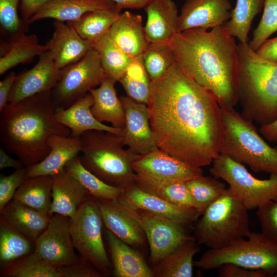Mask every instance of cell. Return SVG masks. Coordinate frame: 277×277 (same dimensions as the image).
I'll list each match as a JSON object with an SVG mask.
<instances>
[{
  "mask_svg": "<svg viewBox=\"0 0 277 277\" xmlns=\"http://www.w3.org/2000/svg\"><path fill=\"white\" fill-rule=\"evenodd\" d=\"M147 106L159 149L199 167L210 165L220 155L221 108L176 63L151 81Z\"/></svg>",
  "mask_w": 277,
  "mask_h": 277,
  "instance_id": "cell-1",
  "label": "cell"
},
{
  "mask_svg": "<svg viewBox=\"0 0 277 277\" xmlns=\"http://www.w3.org/2000/svg\"><path fill=\"white\" fill-rule=\"evenodd\" d=\"M176 63L212 93L222 109L239 102L237 44L224 26L177 32L169 43Z\"/></svg>",
  "mask_w": 277,
  "mask_h": 277,
  "instance_id": "cell-2",
  "label": "cell"
},
{
  "mask_svg": "<svg viewBox=\"0 0 277 277\" xmlns=\"http://www.w3.org/2000/svg\"><path fill=\"white\" fill-rule=\"evenodd\" d=\"M51 90L8 105L1 111L0 141L3 148L14 154L26 168L42 161L48 154V138L69 136L70 130L54 117Z\"/></svg>",
  "mask_w": 277,
  "mask_h": 277,
  "instance_id": "cell-3",
  "label": "cell"
},
{
  "mask_svg": "<svg viewBox=\"0 0 277 277\" xmlns=\"http://www.w3.org/2000/svg\"><path fill=\"white\" fill-rule=\"evenodd\" d=\"M242 115L261 125L277 118V63L260 57L248 43L237 44Z\"/></svg>",
  "mask_w": 277,
  "mask_h": 277,
  "instance_id": "cell-4",
  "label": "cell"
},
{
  "mask_svg": "<svg viewBox=\"0 0 277 277\" xmlns=\"http://www.w3.org/2000/svg\"><path fill=\"white\" fill-rule=\"evenodd\" d=\"M83 165L105 183L126 188L135 183L132 165L139 154L124 145L122 136L89 130L80 136Z\"/></svg>",
  "mask_w": 277,
  "mask_h": 277,
  "instance_id": "cell-5",
  "label": "cell"
},
{
  "mask_svg": "<svg viewBox=\"0 0 277 277\" xmlns=\"http://www.w3.org/2000/svg\"><path fill=\"white\" fill-rule=\"evenodd\" d=\"M220 153L247 165L254 172L277 174V149L270 146L253 122L234 109H222Z\"/></svg>",
  "mask_w": 277,
  "mask_h": 277,
  "instance_id": "cell-6",
  "label": "cell"
},
{
  "mask_svg": "<svg viewBox=\"0 0 277 277\" xmlns=\"http://www.w3.org/2000/svg\"><path fill=\"white\" fill-rule=\"evenodd\" d=\"M248 210L229 188L209 205L197 222L194 238L210 249L227 247L251 232Z\"/></svg>",
  "mask_w": 277,
  "mask_h": 277,
  "instance_id": "cell-7",
  "label": "cell"
},
{
  "mask_svg": "<svg viewBox=\"0 0 277 277\" xmlns=\"http://www.w3.org/2000/svg\"><path fill=\"white\" fill-rule=\"evenodd\" d=\"M227 263L263 270L270 276H274L277 274V244L269 241L261 232H251L246 239H240L223 248L209 249L194 261V266L203 270H212Z\"/></svg>",
  "mask_w": 277,
  "mask_h": 277,
  "instance_id": "cell-8",
  "label": "cell"
},
{
  "mask_svg": "<svg viewBox=\"0 0 277 277\" xmlns=\"http://www.w3.org/2000/svg\"><path fill=\"white\" fill-rule=\"evenodd\" d=\"M209 172L212 176L225 181L248 210L277 200V174H270L267 179H257L244 165L221 153L212 162Z\"/></svg>",
  "mask_w": 277,
  "mask_h": 277,
  "instance_id": "cell-9",
  "label": "cell"
},
{
  "mask_svg": "<svg viewBox=\"0 0 277 277\" xmlns=\"http://www.w3.org/2000/svg\"><path fill=\"white\" fill-rule=\"evenodd\" d=\"M103 224L97 202L89 195L70 218V230L74 247L81 256L106 276L112 264L103 240Z\"/></svg>",
  "mask_w": 277,
  "mask_h": 277,
  "instance_id": "cell-10",
  "label": "cell"
},
{
  "mask_svg": "<svg viewBox=\"0 0 277 277\" xmlns=\"http://www.w3.org/2000/svg\"><path fill=\"white\" fill-rule=\"evenodd\" d=\"M97 51L91 49L80 61L60 69L57 82L51 90L55 109H66L106 77Z\"/></svg>",
  "mask_w": 277,
  "mask_h": 277,
  "instance_id": "cell-11",
  "label": "cell"
},
{
  "mask_svg": "<svg viewBox=\"0 0 277 277\" xmlns=\"http://www.w3.org/2000/svg\"><path fill=\"white\" fill-rule=\"evenodd\" d=\"M135 183L142 189L186 182L203 175L194 166L160 149L139 155L132 165Z\"/></svg>",
  "mask_w": 277,
  "mask_h": 277,
  "instance_id": "cell-12",
  "label": "cell"
},
{
  "mask_svg": "<svg viewBox=\"0 0 277 277\" xmlns=\"http://www.w3.org/2000/svg\"><path fill=\"white\" fill-rule=\"evenodd\" d=\"M124 206L142 227L150 248V260L154 265L191 236L186 223Z\"/></svg>",
  "mask_w": 277,
  "mask_h": 277,
  "instance_id": "cell-13",
  "label": "cell"
},
{
  "mask_svg": "<svg viewBox=\"0 0 277 277\" xmlns=\"http://www.w3.org/2000/svg\"><path fill=\"white\" fill-rule=\"evenodd\" d=\"M70 223V217L59 214L52 215L47 227L34 242L33 251L57 266L77 262L80 257L74 251Z\"/></svg>",
  "mask_w": 277,
  "mask_h": 277,
  "instance_id": "cell-14",
  "label": "cell"
},
{
  "mask_svg": "<svg viewBox=\"0 0 277 277\" xmlns=\"http://www.w3.org/2000/svg\"><path fill=\"white\" fill-rule=\"evenodd\" d=\"M120 100L125 114L122 135L124 145L139 155L159 149L150 126L147 105L136 102L127 95Z\"/></svg>",
  "mask_w": 277,
  "mask_h": 277,
  "instance_id": "cell-15",
  "label": "cell"
},
{
  "mask_svg": "<svg viewBox=\"0 0 277 277\" xmlns=\"http://www.w3.org/2000/svg\"><path fill=\"white\" fill-rule=\"evenodd\" d=\"M60 72L50 52L48 50L44 52L32 68L16 75L8 103L14 104L29 97L51 90L57 82Z\"/></svg>",
  "mask_w": 277,
  "mask_h": 277,
  "instance_id": "cell-16",
  "label": "cell"
},
{
  "mask_svg": "<svg viewBox=\"0 0 277 277\" xmlns=\"http://www.w3.org/2000/svg\"><path fill=\"white\" fill-rule=\"evenodd\" d=\"M232 10L229 0H186L179 14L178 32L224 26Z\"/></svg>",
  "mask_w": 277,
  "mask_h": 277,
  "instance_id": "cell-17",
  "label": "cell"
},
{
  "mask_svg": "<svg viewBox=\"0 0 277 277\" xmlns=\"http://www.w3.org/2000/svg\"><path fill=\"white\" fill-rule=\"evenodd\" d=\"M118 200L124 205L146 210L157 215L187 224L196 221L201 216L195 209L183 207L146 191L135 183L125 188Z\"/></svg>",
  "mask_w": 277,
  "mask_h": 277,
  "instance_id": "cell-18",
  "label": "cell"
},
{
  "mask_svg": "<svg viewBox=\"0 0 277 277\" xmlns=\"http://www.w3.org/2000/svg\"><path fill=\"white\" fill-rule=\"evenodd\" d=\"M95 199L107 229L133 248L145 246L147 239L140 223L118 200Z\"/></svg>",
  "mask_w": 277,
  "mask_h": 277,
  "instance_id": "cell-19",
  "label": "cell"
},
{
  "mask_svg": "<svg viewBox=\"0 0 277 277\" xmlns=\"http://www.w3.org/2000/svg\"><path fill=\"white\" fill-rule=\"evenodd\" d=\"M53 27L52 36L45 45L60 69L80 61L93 48L92 42L83 38L68 23L55 20Z\"/></svg>",
  "mask_w": 277,
  "mask_h": 277,
  "instance_id": "cell-20",
  "label": "cell"
},
{
  "mask_svg": "<svg viewBox=\"0 0 277 277\" xmlns=\"http://www.w3.org/2000/svg\"><path fill=\"white\" fill-rule=\"evenodd\" d=\"M144 26L149 44L169 43L178 32L179 14L172 0H153L144 9Z\"/></svg>",
  "mask_w": 277,
  "mask_h": 277,
  "instance_id": "cell-21",
  "label": "cell"
},
{
  "mask_svg": "<svg viewBox=\"0 0 277 277\" xmlns=\"http://www.w3.org/2000/svg\"><path fill=\"white\" fill-rule=\"evenodd\" d=\"M50 151L41 162L26 168L27 177L53 176L65 171L66 164L81 152L80 137L54 134L48 139Z\"/></svg>",
  "mask_w": 277,
  "mask_h": 277,
  "instance_id": "cell-22",
  "label": "cell"
},
{
  "mask_svg": "<svg viewBox=\"0 0 277 277\" xmlns=\"http://www.w3.org/2000/svg\"><path fill=\"white\" fill-rule=\"evenodd\" d=\"M93 103L89 92L66 109H55V118L70 130V135L73 137H80L89 130L105 131L122 136L124 129L106 125L94 117L91 111Z\"/></svg>",
  "mask_w": 277,
  "mask_h": 277,
  "instance_id": "cell-23",
  "label": "cell"
},
{
  "mask_svg": "<svg viewBox=\"0 0 277 277\" xmlns=\"http://www.w3.org/2000/svg\"><path fill=\"white\" fill-rule=\"evenodd\" d=\"M106 235L116 277H154L141 253L107 229Z\"/></svg>",
  "mask_w": 277,
  "mask_h": 277,
  "instance_id": "cell-24",
  "label": "cell"
},
{
  "mask_svg": "<svg viewBox=\"0 0 277 277\" xmlns=\"http://www.w3.org/2000/svg\"><path fill=\"white\" fill-rule=\"evenodd\" d=\"M52 203L49 214L72 217L89 195L87 190L65 170L52 176Z\"/></svg>",
  "mask_w": 277,
  "mask_h": 277,
  "instance_id": "cell-25",
  "label": "cell"
},
{
  "mask_svg": "<svg viewBox=\"0 0 277 277\" xmlns=\"http://www.w3.org/2000/svg\"><path fill=\"white\" fill-rule=\"evenodd\" d=\"M112 39L132 57L142 55L148 45L140 15L126 11L109 30Z\"/></svg>",
  "mask_w": 277,
  "mask_h": 277,
  "instance_id": "cell-26",
  "label": "cell"
},
{
  "mask_svg": "<svg viewBox=\"0 0 277 277\" xmlns=\"http://www.w3.org/2000/svg\"><path fill=\"white\" fill-rule=\"evenodd\" d=\"M115 5L110 0H50L38 9L27 23L30 24L45 18L72 22L86 13Z\"/></svg>",
  "mask_w": 277,
  "mask_h": 277,
  "instance_id": "cell-27",
  "label": "cell"
},
{
  "mask_svg": "<svg viewBox=\"0 0 277 277\" xmlns=\"http://www.w3.org/2000/svg\"><path fill=\"white\" fill-rule=\"evenodd\" d=\"M113 80L106 76L100 86L90 90L93 100L91 111L94 117L101 123H110L112 126L124 129L125 114L120 98L117 96Z\"/></svg>",
  "mask_w": 277,
  "mask_h": 277,
  "instance_id": "cell-28",
  "label": "cell"
},
{
  "mask_svg": "<svg viewBox=\"0 0 277 277\" xmlns=\"http://www.w3.org/2000/svg\"><path fill=\"white\" fill-rule=\"evenodd\" d=\"M0 214L34 243L47 227L51 217L14 199L0 210Z\"/></svg>",
  "mask_w": 277,
  "mask_h": 277,
  "instance_id": "cell-29",
  "label": "cell"
},
{
  "mask_svg": "<svg viewBox=\"0 0 277 277\" xmlns=\"http://www.w3.org/2000/svg\"><path fill=\"white\" fill-rule=\"evenodd\" d=\"M48 50L47 46L39 44L34 34L23 33L10 40H2L0 46V74L21 64L30 63Z\"/></svg>",
  "mask_w": 277,
  "mask_h": 277,
  "instance_id": "cell-30",
  "label": "cell"
},
{
  "mask_svg": "<svg viewBox=\"0 0 277 277\" xmlns=\"http://www.w3.org/2000/svg\"><path fill=\"white\" fill-rule=\"evenodd\" d=\"M194 236H191L152 269L156 277H191L194 256L200 250Z\"/></svg>",
  "mask_w": 277,
  "mask_h": 277,
  "instance_id": "cell-31",
  "label": "cell"
},
{
  "mask_svg": "<svg viewBox=\"0 0 277 277\" xmlns=\"http://www.w3.org/2000/svg\"><path fill=\"white\" fill-rule=\"evenodd\" d=\"M51 176L28 177L16 190L13 199L46 215L52 203Z\"/></svg>",
  "mask_w": 277,
  "mask_h": 277,
  "instance_id": "cell-32",
  "label": "cell"
},
{
  "mask_svg": "<svg viewBox=\"0 0 277 277\" xmlns=\"http://www.w3.org/2000/svg\"><path fill=\"white\" fill-rule=\"evenodd\" d=\"M98 53L106 76L116 82L122 78L134 57L122 50L111 38L109 32L92 42Z\"/></svg>",
  "mask_w": 277,
  "mask_h": 277,
  "instance_id": "cell-33",
  "label": "cell"
},
{
  "mask_svg": "<svg viewBox=\"0 0 277 277\" xmlns=\"http://www.w3.org/2000/svg\"><path fill=\"white\" fill-rule=\"evenodd\" d=\"M122 9L113 7L90 11L68 24L84 39L92 42L108 32L121 14Z\"/></svg>",
  "mask_w": 277,
  "mask_h": 277,
  "instance_id": "cell-34",
  "label": "cell"
},
{
  "mask_svg": "<svg viewBox=\"0 0 277 277\" xmlns=\"http://www.w3.org/2000/svg\"><path fill=\"white\" fill-rule=\"evenodd\" d=\"M34 243L0 216L1 267L33 252Z\"/></svg>",
  "mask_w": 277,
  "mask_h": 277,
  "instance_id": "cell-35",
  "label": "cell"
},
{
  "mask_svg": "<svg viewBox=\"0 0 277 277\" xmlns=\"http://www.w3.org/2000/svg\"><path fill=\"white\" fill-rule=\"evenodd\" d=\"M65 170L74 177L87 190L89 195L96 199L118 200L125 188L110 185L86 169L79 156L70 161Z\"/></svg>",
  "mask_w": 277,
  "mask_h": 277,
  "instance_id": "cell-36",
  "label": "cell"
},
{
  "mask_svg": "<svg viewBox=\"0 0 277 277\" xmlns=\"http://www.w3.org/2000/svg\"><path fill=\"white\" fill-rule=\"evenodd\" d=\"M1 276L61 277L60 266H55L34 251L1 267Z\"/></svg>",
  "mask_w": 277,
  "mask_h": 277,
  "instance_id": "cell-37",
  "label": "cell"
},
{
  "mask_svg": "<svg viewBox=\"0 0 277 277\" xmlns=\"http://www.w3.org/2000/svg\"><path fill=\"white\" fill-rule=\"evenodd\" d=\"M264 0H236L229 20L224 25L239 42L248 43V33L255 16L262 11Z\"/></svg>",
  "mask_w": 277,
  "mask_h": 277,
  "instance_id": "cell-38",
  "label": "cell"
},
{
  "mask_svg": "<svg viewBox=\"0 0 277 277\" xmlns=\"http://www.w3.org/2000/svg\"><path fill=\"white\" fill-rule=\"evenodd\" d=\"M119 82L127 96L136 102L148 104L151 80L145 68L142 55L133 58Z\"/></svg>",
  "mask_w": 277,
  "mask_h": 277,
  "instance_id": "cell-39",
  "label": "cell"
},
{
  "mask_svg": "<svg viewBox=\"0 0 277 277\" xmlns=\"http://www.w3.org/2000/svg\"><path fill=\"white\" fill-rule=\"evenodd\" d=\"M142 58L151 81L162 76L176 63L169 43L148 44L142 54Z\"/></svg>",
  "mask_w": 277,
  "mask_h": 277,
  "instance_id": "cell-40",
  "label": "cell"
},
{
  "mask_svg": "<svg viewBox=\"0 0 277 277\" xmlns=\"http://www.w3.org/2000/svg\"><path fill=\"white\" fill-rule=\"evenodd\" d=\"M186 185L198 203L203 212L217 199L226 190L225 183L214 177H196L185 182Z\"/></svg>",
  "mask_w": 277,
  "mask_h": 277,
  "instance_id": "cell-41",
  "label": "cell"
},
{
  "mask_svg": "<svg viewBox=\"0 0 277 277\" xmlns=\"http://www.w3.org/2000/svg\"><path fill=\"white\" fill-rule=\"evenodd\" d=\"M20 0H0V24L1 34L10 40L18 37L28 30L29 24L19 17L17 9Z\"/></svg>",
  "mask_w": 277,
  "mask_h": 277,
  "instance_id": "cell-42",
  "label": "cell"
},
{
  "mask_svg": "<svg viewBox=\"0 0 277 277\" xmlns=\"http://www.w3.org/2000/svg\"><path fill=\"white\" fill-rule=\"evenodd\" d=\"M142 189L154 194L172 204L195 209L199 211L201 215L203 214L200 206L190 193L185 182L174 183Z\"/></svg>",
  "mask_w": 277,
  "mask_h": 277,
  "instance_id": "cell-43",
  "label": "cell"
},
{
  "mask_svg": "<svg viewBox=\"0 0 277 277\" xmlns=\"http://www.w3.org/2000/svg\"><path fill=\"white\" fill-rule=\"evenodd\" d=\"M277 31V0H264L261 19L248 44L254 51Z\"/></svg>",
  "mask_w": 277,
  "mask_h": 277,
  "instance_id": "cell-44",
  "label": "cell"
},
{
  "mask_svg": "<svg viewBox=\"0 0 277 277\" xmlns=\"http://www.w3.org/2000/svg\"><path fill=\"white\" fill-rule=\"evenodd\" d=\"M256 209L261 233L269 241L277 244V200L269 201Z\"/></svg>",
  "mask_w": 277,
  "mask_h": 277,
  "instance_id": "cell-45",
  "label": "cell"
},
{
  "mask_svg": "<svg viewBox=\"0 0 277 277\" xmlns=\"http://www.w3.org/2000/svg\"><path fill=\"white\" fill-rule=\"evenodd\" d=\"M26 168L15 170L8 175H2L0 177V210L10 201L23 183L27 178Z\"/></svg>",
  "mask_w": 277,
  "mask_h": 277,
  "instance_id": "cell-46",
  "label": "cell"
},
{
  "mask_svg": "<svg viewBox=\"0 0 277 277\" xmlns=\"http://www.w3.org/2000/svg\"><path fill=\"white\" fill-rule=\"evenodd\" d=\"M61 277H102L103 275L90 262L80 256L70 265L60 266Z\"/></svg>",
  "mask_w": 277,
  "mask_h": 277,
  "instance_id": "cell-47",
  "label": "cell"
},
{
  "mask_svg": "<svg viewBox=\"0 0 277 277\" xmlns=\"http://www.w3.org/2000/svg\"><path fill=\"white\" fill-rule=\"evenodd\" d=\"M219 277H267L269 274L263 270L244 268L238 265L227 263L218 268Z\"/></svg>",
  "mask_w": 277,
  "mask_h": 277,
  "instance_id": "cell-48",
  "label": "cell"
},
{
  "mask_svg": "<svg viewBox=\"0 0 277 277\" xmlns=\"http://www.w3.org/2000/svg\"><path fill=\"white\" fill-rule=\"evenodd\" d=\"M255 52L262 58L277 63V36L267 39Z\"/></svg>",
  "mask_w": 277,
  "mask_h": 277,
  "instance_id": "cell-49",
  "label": "cell"
},
{
  "mask_svg": "<svg viewBox=\"0 0 277 277\" xmlns=\"http://www.w3.org/2000/svg\"><path fill=\"white\" fill-rule=\"evenodd\" d=\"M16 77L15 73L12 71L0 82V111L8 104L9 95Z\"/></svg>",
  "mask_w": 277,
  "mask_h": 277,
  "instance_id": "cell-50",
  "label": "cell"
},
{
  "mask_svg": "<svg viewBox=\"0 0 277 277\" xmlns=\"http://www.w3.org/2000/svg\"><path fill=\"white\" fill-rule=\"evenodd\" d=\"M50 0H20L21 11L22 19L26 23L38 10Z\"/></svg>",
  "mask_w": 277,
  "mask_h": 277,
  "instance_id": "cell-51",
  "label": "cell"
},
{
  "mask_svg": "<svg viewBox=\"0 0 277 277\" xmlns=\"http://www.w3.org/2000/svg\"><path fill=\"white\" fill-rule=\"evenodd\" d=\"M259 132L266 141L277 144V118L271 123L261 125Z\"/></svg>",
  "mask_w": 277,
  "mask_h": 277,
  "instance_id": "cell-52",
  "label": "cell"
},
{
  "mask_svg": "<svg viewBox=\"0 0 277 277\" xmlns=\"http://www.w3.org/2000/svg\"><path fill=\"white\" fill-rule=\"evenodd\" d=\"M24 167L19 160H16L9 156L3 147L0 148V169L13 168L18 169Z\"/></svg>",
  "mask_w": 277,
  "mask_h": 277,
  "instance_id": "cell-53",
  "label": "cell"
},
{
  "mask_svg": "<svg viewBox=\"0 0 277 277\" xmlns=\"http://www.w3.org/2000/svg\"><path fill=\"white\" fill-rule=\"evenodd\" d=\"M122 9H140L145 8L153 0H110Z\"/></svg>",
  "mask_w": 277,
  "mask_h": 277,
  "instance_id": "cell-54",
  "label": "cell"
},
{
  "mask_svg": "<svg viewBox=\"0 0 277 277\" xmlns=\"http://www.w3.org/2000/svg\"><path fill=\"white\" fill-rule=\"evenodd\" d=\"M274 147L277 149V145Z\"/></svg>",
  "mask_w": 277,
  "mask_h": 277,
  "instance_id": "cell-55",
  "label": "cell"
},
{
  "mask_svg": "<svg viewBox=\"0 0 277 277\" xmlns=\"http://www.w3.org/2000/svg\"><path fill=\"white\" fill-rule=\"evenodd\" d=\"M275 277H277V274L274 276Z\"/></svg>",
  "mask_w": 277,
  "mask_h": 277,
  "instance_id": "cell-56",
  "label": "cell"
}]
</instances>
